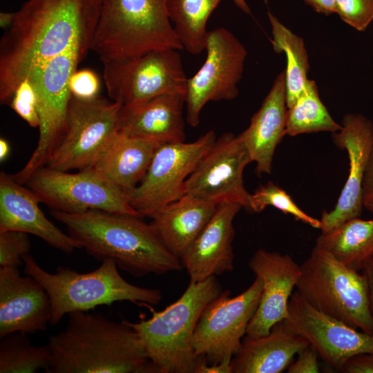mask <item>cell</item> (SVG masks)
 Segmentation results:
<instances>
[{
    "label": "cell",
    "mask_w": 373,
    "mask_h": 373,
    "mask_svg": "<svg viewBox=\"0 0 373 373\" xmlns=\"http://www.w3.org/2000/svg\"><path fill=\"white\" fill-rule=\"evenodd\" d=\"M101 0H27L0 39V102L34 69L76 48L90 50Z\"/></svg>",
    "instance_id": "cell-1"
},
{
    "label": "cell",
    "mask_w": 373,
    "mask_h": 373,
    "mask_svg": "<svg viewBox=\"0 0 373 373\" xmlns=\"http://www.w3.org/2000/svg\"><path fill=\"white\" fill-rule=\"evenodd\" d=\"M47 373L153 372L143 344L128 321L73 312L66 328L51 336Z\"/></svg>",
    "instance_id": "cell-2"
},
{
    "label": "cell",
    "mask_w": 373,
    "mask_h": 373,
    "mask_svg": "<svg viewBox=\"0 0 373 373\" xmlns=\"http://www.w3.org/2000/svg\"><path fill=\"white\" fill-rule=\"evenodd\" d=\"M50 213L90 256L102 262L112 260L135 277L176 271L183 267L142 217L96 209Z\"/></svg>",
    "instance_id": "cell-3"
},
{
    "label": "cell",
    "mask_w": 373,
    "mask_h": 373,
    "mask_svg": "<svg viewBox=\"0 0 373 373\" xmlns=\"http://www.w3.org/2000/svg\"><path fill=\"white\" fill-rule=\"evenodd\" d=\"M221 292L216 276L190 282L176 301L151 318L128 321L138 334L153 372L195 373L201 358L193 350L194 332L204 308Z\"/></svg>",
    "instance_id": "cell-4"
},
{
    "label": "cell",
    "mask_w": 373,
    "mask_h": 373,
    "mask_svg": "<svg viewBox=\"0 0 373 373\" xmlns=\"http://www.w3.org/2000/svg\"><path fill=\"white\" fill-rule=\"evenodd\" d=\"M23 262L26 274L40 283L49 295L52 309L50 323L53 325L73 312H88L118 301L151 307L162 299L160 290L137 286L126 280L115 262L110 260L102 262L98 268L86 273L58 267L51 274L30 254L23 257Z\"/></svg>",
    "instance_id": "cell-5"
},
{
    "label": "cell",
    "mask_w": 373,
    "mask_h": 373,
    "mask_svg": "<svg viewBox=\"0 0 373 373\" xmlns=\"http://www.w3.org/2000/svg\"><path fill=\"white\" fill-rule=\"evenodd\" d=\"M167 0H101L90 50L120 60L158 49H183L167 12Z\"/></svg>",
    "instance_id": "cell-6"
},
{
    "label": "cell",
    "mask_w": 373,
    "mask_h": 373,
    "mask_svg": "<svg viewBox=\"0 0 373 373\" xmlns=\"http://www.w3.org/2000/svg\"><path fill=\"white\" fill-rule=\"evenodd\" d=\"M300 269L296 287L312 306L372 335L373 316L363 274L315 247Z\"/></svg>",
    "instance_id": "cell-7"
},
{
    "label": "cell",
    "mask_w": 373,
    "mask_h": 373,
    "mask_svg": "<svg viewBox=\"0 0 373 373\" xmlns=\"http://www.w3.org/2000/svg\"><path fill=\"white\" fill-rule=\"evenodd\" d=\"M88 50L86 48L71 49L32 70L27 76L37 95L39 135L27 163L12 175L19 184H25L34 171L46 166L62 141L72 97L70 79Z\"/></svg>",
    "instance_id": "cell-8"
},
{
    "label": "cell",
    "mask_w": 373,
    "mask_h": 373,
    "mask_svg": "<svg viewBox=\"0 0 373 373\" xmlns=\"http://www.w3.org/2000/svg\"><path fill=\"white\" fill-rule=\"evenodd\" d=\"M24 185L51 211L77 213L96 209L142 218L131 206L127 193L93 168L69 173L44 166Z\"/></svg>",
    "instance_id": "cell-9"
},
{
    "label": "cell",
    "mask_w": 373,
    "mask_h": 373,
    "mask_svg": "<svg viewBox=\"0 0 373 373\" xmlns=\"http://www.w3.org/2000/svg\"><path fill=\"white\" fill-rule=\"evenodd\" d=\"M110 99L127 105L157 95H184L188 78L178 50H153L120 60H101Z\"/></svg>",
    "instance_id": "cell-10"
},
{
    "label": "cell",
    "mask_w": 373,
    "mask_h": 373,
    "mask_svg": "<svg viewBox=\"0 0 373 373\" xmlns=\"http://www.w3.org/2000/svg\"><path fill=\"white\" fill-rule=\"evenodd\" d=\"M121 106L99 95L90 99L72 96L66 132L46 166L66 171L92 167L118 134Z\"/></svg>",
    "instance_id": "cell-11"
},
{
    "label": "cell",
    "mask_w": 373,
    "mask_h": 373,
    "mask_svg": "<svg viewBox=\"0 0 373 373\" xmlns=\"http://www.w3.org/2000/svg\"><path fill=\"white\" fill-rule=\"evenodd\" d=\"M216 139L211 130L192 142L161 144L140 182L127 193L131 206L142 217L150 218L184 195L186 180Z\"/></svg>",
    "instance_id": "cell-12"
},
{
    "label": "cell",
    "mask_w": 373,
    "mask_h": 373,
    "mask_svg": "<svg viewBox=\"0 0 373 373\" xmlns=\"http://www.w3.org/2000/svg\"><path fill=\"white\" fill-rule=\"evenodd\" d=\"M204 50L206 59L188 78L184 93L186 120L193 127L199 125L207 103L236 98L247 55L243 44L224 28L208 32Z\"/></svg>",
    "instance_id": "cell-13"
},
{
    "label": "cell",
    "mask_w": 373,
    "mask_h": 373,
    "mask_svg": "<svg viewBox=\"0 0 373 373\" xmlns=\"http://www.w3.org/2000/svg\"><path fill=\"white\" fill-rule=\"evenodd\" d=\"M262 289V280L256 276L251 285L236 296L231 297L227 290L207 305L193 337L197 356L208 364L232 360L258 307Z\"/></svg>",
    "instance_id": "cell-14"
},
{
    "label": "cell",
    "mask_w": 373,
    "mask_h": 373,
    "mask_svg": "<svg viewBox=\"0 0 373 373\" xmlns=\"http://www.w3.org/2000/svg\"><path fill=\"white\" fill-rule=\"evenodd\" d=\"M251 158L240 135L225 133L202 157L186 180L184 194L218 205L238 203L249 209L250 195L243 180Z\"/></svg>",
    "instance_id": "cell-15"
},
{
    "label": "cell",
    "mask_w": 373,
    "mask_h": 373,
    "mask_svg": "<svg viewBox=\"0 0 373 373\" xmlns=\"http://www.w3.org/2000/svg\"><path fill=\"white\" fill-rule=\"evenodd\" d=\"M285 326L304 338L324 361L340 370L353 356L373 352V336L312 306L298 291L289 302Z\"/></svg>",
    "instance_id": "cell-16"
},
{
    "label": "cell",
    "mask_w": 373,
    "mask_h": 373,
    "mask_svg": "<svg viewBox=\"0 0 373 373\" xmlns=\"http://www.w3.org/2000/svg\"><path fill=\"white\" fill-rule=\"evenodd\" d=\"M333 140L347 153L349 173L334 208L322 213L321 233L328 232L361 214L364 207L363 183L373 144V124L361 114H346L341 129L333 133Z\"/></svg>",
    "instance_id": "cell-17"
},
{
    "label": "cell",
    "mask_w": 373,
    "mask_h": 373,
    "mask_svg": "<svg viewBox=\"0 0 373 373\" xmlns=\"http://www.w3.org/2000/svg\"><path fill=\"white\" fill-rule=\"evenodd\" d=\"M249 267L260 278L262 289L258 307L250 321L246 335L268 334L278 323L287 318L289 302L300 276V265L288 254L258 249Z\"/></svg>",
    "instance_id": "cell-18"
},
{
    "label": "cell",
    "mask_w": 373,
    "mask_h": 373,
    "mask_svg": "<svg viewBox=\"0 0 373 373\" xmlns=\"http://www.w3.org/2000/svg\"><path fill=\"white\" fill-rule=\"evenodd\" d=\"M51 316L50 299L40 283L18 268H0V338L44 332Z\"/></svg>",
    "instance_id": "cell-19"
},
{
    "label": "cell",
    "mask_w": 373,
    "mask_h": 373,
    "mask_svg": "<svg viewBox=\"0 0 373 373\" xmlns=\"http://www.w3.org/2000/svg\"><path fill=\"white\" fill-rule=\"evenodd\" d=\"M242 208L226 202L216 210L198 236L180 258L190 282H200L233 269V220Z\"/></svg>",
    "instance_id": "cell-20"
},
{
    "label": "cell",
    "mask_w": 373,
    "mask_h": 373,
    "mask_svg": "<svg viewBox=\"0 0 373 373\" xmlns=\"http://www.w3.org/2000/svg\"><path fill=\"white\" fill-rule=\"evenodd\" d=\"M23 185L11 175L1 172L0 232L19 231L32 234L66 254L82 249L77 240L46 217L37 197Z\"/></svg>",
    "instance_id": "cell-21"
},
{
    "label": "cell",
    "mask_w": 373,
    "mask_h": 373,
    "mask_svg": "<svg viewBox=\"0 0 373 373\" xmlns=\"http://www.w3.org/2000/svg\"><path fill=\"white\" fill-rule=\"evenodd\" d=\"M184 95L181 93L163 94L122 105L118 114V133L162 144L184 142Z\"/></svg>",
    "instance_id": "cell-22"
},
{
    "label": "cell",
    "mask_w": 373,
    "mask_h": 373,
    "mask_svg": "<svg viewBox=\"0 0 373 373\" xmlns=\"http://www.w3.org/2000/svg\"><path fill=\"white\" fill-rule=\"evenodd\" d=\"M285 72L276 77L249 126L239 134L247 146L258 175L271 173L276 148L286 135Z\"/></svg>",
    "instance_id": "cell-23"
},
{
    "label": "cell",
    "mask_w": 373,
    "mask_h": 373,
    "mask_svg": "<svg viewBox=\"0 0 373 373\" xmlns=\"http://www.w3.org/2000/svg\"><path fill=\"white\" fill-rule=\"evenodd\" d=\"M309 345L282 321L265 336H246L232 358V373L282 372L292 363L294 356Z\"/></svg>",
    "instance_id": "cell-24"
},
{
    "label": "cell",
    "mask_w": 373,
    "mask_h": 373,
    "mask_svg": "<svg viewBox=\"0 0 373 373\" xmlns=\"http://www.w3.org/2000/svg\"><path fill=\"white\" fill-rule=\"evenodd\" d=\"M216 204L184 194L157 209L150 223L164 245L180 258L214 214Z\"/></svg>",
    "instance_id": "cell-25"
},
{
    "label": "cell",
    "mask_w": 373,
    "mask_h": 373,
    "mask_svg": "<svg viewBox=\"0 0 373 373\" xmlns=\"http://www.w3.org/2000/svg\"><path fill=\"white\" fill-rule=\"evenodd\" d=\"M161 144L118 133L90 168L128 193L140 182Z\"/></svg>",
    "instance_id": "cell-26"
},
{
    "label": "cell",
    "mask_w": 373,
    "mask_h": 373,
    "mask_svg": "<svg viewBox=\"0 0 373 373\" xmlns=\"http://www.w3.org/2000/svg\"><path fill=\"white\" fill-rule=\"evenodd\" d=\"M314 247L359 272L373 258V219L349 220L321 233Z\"/></svg>",
    "instance_id": "cell-27"
},
{
    "label": "cell",
    "mask_w": 373,
    "mask_h": 373,
    "mask_svg": "<svg viewBox=\"0 0 373 373\" xmlns=\"http://www.w3.org/2000/svg\"><path fill=\"white\" fill-rule=\"evenodd\" d=\"M222 0H167V12L183 49L192 55L205 50L207 21Z\"/></svg>",
    "instance_id": "cell-28"
},
{
    "label": "cell",
    "mask_w": 373,
    "mask_h": 373,
    "mask_svg": "<svg viewBox=\"0 0 373 373\" xmlns=\"http://www.w3.org/2000/svg\"><path fill=\"white\" fill-rule=\"evenodd\" d=\"M271 27V43L276 53L287 57L285 88L287 108L290 107L303 93L309 79L308 55L303 39L284 26L270 11L267 12Z\"/></svg>",
    "instance_id": "cell-29"
},
{
    "label": "cell",
    "mask_w": 373,
    "mask_h": 373,
    "mask_svg": "<svg viewBox=\"0 0 373 373\" xmlns=\"http://www.w3.org/2000/svg\"><path fill=\"white\" fill-rule=\"evenodd\" d=\"M342 125L330 115L320 99L315 81L309 79L303 93L287 110L286 135L336 133Z\"/></svg>",
    "instance_id": "cell-30"
},
{
    "label": "cell",
    "mask_w": 373,
    "mask_h": 373,
    "mask_svg": "<svg viewBox=\"0 0 373 373\" xmlns=\"http://www.w3.org/2000/svg\"><path fill=\"white\" fill-rule=\"evenodd\" d=\"M48 344L33 345L28 334L14 332L1 338L0 373H33L46 371L51 363Z\"/></svg>",
    "instance_id": "cell-31"
},
{
    "label": "cell",
    "mask_w": 373,
    "mask_h": 373,
    "mask_svg": "<svg viewBox=\"0 0 373 373\" xmlns=\"http://www.w3.org/2000/svg\"><path fill=\"white\" fill-rule=\"evenodd\" d=\"M271 206L285 214H289L311 227L320 229V220L303 211L283 189L271 182L258 187L250 195L249 209L260 213Z\"/></svg>",
    "instance_id": "cell-32"
},
{
    "label": "cell",
    "mask_w": 373,
    "mask_h": 373,
    "mask_svg": "<svg viewBox=\"0 0 373 373\" xmlns=\"http://www.w3.org/2000/svg\"><path fill=\"white\" fill-rule=\"evenodd\" d=\"M30 250L28 233L19 231L0 232V267L18 268Z\"/></svg>",
    "instance_id": "cell-33"
},
{
    "label": "cell",
    "mask_w": 373,
    "mask_h": 373,
    "mask_svg": "<svg viewBox=\"0 0 373 373\" xmlns=\"http://www.w3.org/2000/svg\"><path fill=\"white\" fill-rule=\"evenodd\" d=\"M37 95L32 82L26 78L20 82L9 103L11 108L31 127H39Z\"/></svg>",
    "instance_id": "cell-34"
},
{
    "label": "cell",
    "mask_w": 373,
    "mask_h": 373,
    "mask_svg": "<svg viewBox=\"0 0 373 373\" xmlns=\"http://www.w3.org/2000/svg\"><path fill=\"white\" fill-rule=\"evenodd\" d=\"M335 13L358 31L373 21V0H335Z\"/></svg>",
    "instance_id": "cell-35"
},
{
    "label": "cell",
    "mask_w": 373,
    "mask_h": 373,
    "mask_svg": "<svg viewBox=\"0 0 373 373\" xmlns=\"http://www.w3.org/2000/svg\"><path fill=\"white\" fill-rule=\"evenodd\" d=\"M69 86L73 97L80 99H90L99 95L100 81L92 70H77L70 77Z\"/></svg>",
    "instance_id": "cell-36"
},
{
    "label": "cell",
    "mask_w": 373,
    "mask_h": 373,
    "mask_svg": "<svg viewBox=\"0 0 373 373\" xmlns=\"http://www.w3.org/2000/svg\"><path fill=\"white\" fill-rule=\"evenodd\" d=\"M297 359L287 367L288 373H317L320 369L318 363V353L309 345L298 354Z\"/></svg>",
    "instance_id": "cell-37"
},
{
    "label": "cell",
    "mask_w": 373,
    "mask_h": 373,
    "mask_svg": "<svg viewBox=\"0 0 373 373\" xmlns=\"http://www.w3.org/2000/svg\"><path fill=\"white\" fill-rule=\"evenodd\" d=\"M340 371L344 373H373V352L353 356L345 363Z\"/></svg>",
    "instance_id": "cell-38"
},
{
    "label": "cell",
    "mask_w": 373,
    "mask_h": 373,
    "mask_svg": "<svg viewBox=\"0 0 373 373\" xmlns=\"http://www.w3.org/2000/svg\"><path fill=\"white\" fill-rule=\"evenodd\" d=\"M231 361H223L219 363L208 364L205 359L201 358L195 368V373H232Z\"/></svg>",
    "instance_id": "cell-39"
},
{
    "label": "cell",
    "mask_w": 373,
    "mask_h": 373,
    "mask_svg": "<svg viewBox=\"0 0 373 373\" xmlns=\"http://www.w3.org/2000/svg\"><path fill=\"white\" fill-rule=\"evenodd\" d=\"M364 202L373 197V144L372 146L363 183Z\"/></svg>",
    "instance_id": "cell-40"
},
{
    "label": "cell",
    "mask_w": 373,
    "mask_h": 373,
    "mask_svg": "<svg viewBox=\"0 0 373 373\" xmlns=\"http://www.w3.org/2000/svg\"><path fill=\"white\" fill-rule=\"evenodd\" d=\"M316 12L329 15L335 13V0H304Z\"/></svg>",
    "instance_id": "cell-41"
},
{
    "label": "cell",
    "mask_w": 373,
    "mask_h": 373,
    "mask_svg": "<svg viewBox=\"0 0 373 373\" xmlns=\"http://www.w3.org/2000/svg\"><path fill=\"white\" fill-rule=\"evenodd\" d=\"M362 271L367 283L370 310L373 316V258L365 265Z\"/></svg>",
    "instance_id": "cell-42"
},
{
    "label": "cell",
    "mask_w": 373,
    "mask_h": 373,
    "mask_svg": "<svg viewBox=\"0 0 373 373\" xmlns=\"http://www.w3.org/2000/svg\"><path fill=\"white\" fill-rule=\"evenodd\" d=\"M15 17V12H0V27L4 30L8 29L12 24Z\"/></svg>",
    "instance_id": "cell-43"
},
{
    "label": "cell",
    "mask_w": 373,
    "mask_h": 373,
    "mask_svg": "<svg viewBox=\"0 0 373 373\" xmlns=\"http://www.w3.org/2000/svg\"><path fill=\"white\" fill-rule=\"evenodd\" d=\"M9 143L3 138L0 140V160H5L10 153Z\"/></svg>",
    "instance_id": "cell-44"
},
{
    "label": "cell",
    "mask_w": 373,
    "mask_h": 373,
    "mask_svg": "<svg viewBox=\"0 0 373 373\" xmlns=\"http://www.w3.org/2000/svg\"><path fill=\"white\" fill-rule=\"evenodd\" d=\"M235 5L242 12L251 15L250 8L245 0H233Z\"/></svg>",
    "instance_id": "cell-45"
},
{
    "label": "cell",
    "mask_w": 373,
    "mask_h": 373,
    "mask_svg": "<svg viewBox=\"0 0 373 373\" xmlns=\"http://www.w3.org/2000/svg\"><path fill=\"white\" fill-rule=\"evenodd\" d=\"M364 207L369 211L373 213V197L364 202Z\"/></svg>",
    "instance_id": "cell-46"
},
{
    "label": "cell",
    "mask_w": 373,
    "mask_h": 373,
    "mask_svg": "<svg viewBox=\"0 0 373 373\" xmlns=\"http://www.w3.org/2000/svg\"><path fill=\"white\" fill-rule=\"evenodd\" d=\"M372 336H373V334H372Z\"/></svg>",
    "instance_id": "cell-47"
}]
</instances>
